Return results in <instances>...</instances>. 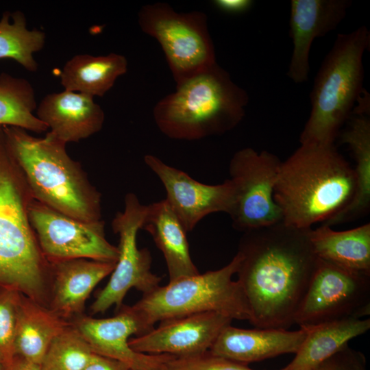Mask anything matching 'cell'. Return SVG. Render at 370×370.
Wrapping results in <instances>:
<instances>
[{"mask_svg": "<svg viewBox=\"0 0 370 370\" xmlns=\"http://www.w3.org/2000/svg\"><path fill=\"white\" fill-rule=\"evenodd\" d=\"M130 367L116 360L93 354L83 370H130Z\"/></svg>", "mask_w": 370, "mask_h": 370, "instance_id": "cell-32", "label": "cell"}, {"mask_svg": "<svg viewBox=\"0 0 370 370\" xmlns=\"http://www.w3.org/2000/svg\"><path fill=\"white\" fill-rule=\"evenodd\" d=\"M71 324L49 307L21 293L14 337L15 356L40 365L52 341Z\"/></svg>", "mask_w": 370, "mask_h": 370, "instance_id": "cell-21", "label": "cell"}, {"mask_svg": "<svg viewBox=\"0 0 370 370\" xmlns=\"http://www.w3.org/2000/svg\"><path fill=\"white\" fill-rule=\"evenodd\" d=\"M144 162L162 182L166 194L164 199L186 232L212 213H230L234 188L229 179L219 184H206L153 155H145Z\"/></svg>", "mask_w": 370, "mask_h": 370, "instance_id": "cell-13", "label": "cell"}, {"mask_svg": "<svg viewBox=\"0 0 370 370\" xmlns=\"http://www.w3.org/2000/svg\"><path fill=\"white\" fill-rule=\"evenodd\" d=\"M138 17L142 31L160 43L176 86L217 63L204 12H177L157 2L143 5Z\"/></svg>", "mask_w": 370, "mask_h": 370, "instance_id": "cell-8", "label": "cell"}, {"mask_svg": "<svg viewBox=\"0 0 370 370\" xmlns=\"http://www.w3.org/2000/svg\"><path fill=\"white\" fill-rule=\"evenodd\" d=\"M310 240L321 260L370 275V223L336 231L324 225L311 228Z\"/></svg>", "mask_w": 370, "mask_h": 370, "instance_id": "cell-23", "label": "cell"}, {"mask_svg": "<svg viewBox=\"0 0 370 370\" xmlns=\"http://www.w3.org/2000/svg\"><path fill=\"white\" fill-rule=\"evenodd\" d=\"M44 32L29 29L25 15L21 11L3 13L0 18V59H12L29 71L38 69L34 54L45 43Z\"/></svg>", "mask_w": 370, "mask_h": 370, "instance_id": "cell-27", "label": "cell"}, {"mask_svg": "<svg viewBox=\"0 0 370 370\" xmlns=\"http://www.w3.org/2000/svg\"><path fill=\"white\" fill-rule=\"evenodd\" d=\"M5 370H40V367L39 365L16 356Z\"/></svg>", "mask_w": 370, "mask_h": 370, "instance_id": "cell-34", "label": "cell"}, {"mask_svg": "<svg viewBox=\"0 0 370 370\" xmlns=\"http://www.w3.org/2000/svg\"><path fill=\"white\" fill-rule=\"evenodd\" d=\"M370 34L361 26L338 34L315 77L311 111L300 134V144L332 145L363 94V56Z\"/></svg>", "mask_w": 370, "mask_h": 370, "instance_id": "cell-6", "label": "cell"}, {"mask_svg": "<svg viewBox=\"0 0 370 370\" xmlns=\"http://www.w3.org/2000/svg\"><path fill=\"white\" fill-rule=\"evenodd\" d=\"M311 228L282 221L245 232L238 251L236 273L256 328L288 330L319 262L310 240Z\"/></svg>", "mask_w": 370, "mask_h": 370, "instance_id": "cell-1", "label": "cell"}, {"mask_svg": "<svg viewBox=\"0 0 370 370\" xmlns=\"http://www.w3.org/2000/svg\"><path fill=\"white\" fill-rule=\"evenodd\" d=\"M370 314V275L319 258L294 324L308 328L325 322Z\"/></svg>", "mask_w": 370, "mask_h": 370, "instance_id": "cell-11", "label": "cell"}, {"mask_svg": "<svg viewBox=\"0 0 370 370\" xmlns=\"http://www.w3.org/2000/svg\"><path fill=\"white\" fill-rule=\"evenodd\" d=\"M130 370H132V369H130Z\"/></svg>", "mask_w": 370, "mask_h": 370, "instance_id": "cell-36", "label": "cell"}, {"mask_svg": "<svg viewBox=\"0 0 370 370\" xmlns=\"http://www.w3.org/2000/svg\"><path fill=\"white\" fill-rule=\"evenodd\" d=\"M160 370H253L247 365L206 353L186 357L169 355ZM280 370H286L284 368Z\"/></svg>", "mask_w": 370, "mask_h": 370, "instance_id": "cell-30", "label": "cell"}, {"mask_svg": "<svg viewBox=\"0 0 370 370\" xmlns=\"http://www.w3.org/2000/svg\"><path fill=\"white\" fill-rule=\"evenodd\" d=\"M355 188L354 168L334 144H301L281 162L273 198L283 222L312 228L343 211Z\"/></svg>", "mask_w": 370, "mask_h": 370, "instance_id": "cell-2", "label": "cell"}, {"mask_svg": "<svg viewBox=\"0 0 370 370\" xmlns=\"http://www.w3.org/2000/svg\"><path fill=\"white\" fill-rule=\"evenodd\" d=\"M0 370H2V367H1V363H0Z\"/></svg>", "mask_w": 370, "mask_h": 370, "instance_id": "cell-35", "label": "cell"}, {"mask_svg": "<svg viewBox=\"0 0 370 370\" xmlns=\"http://www.w3.org/2000/svg\"><path fill=\"white\" fill-rule=\"evenodd\" d=\"M29 217L40 248L49 263L85 258L116 262L117 246L108 241L105 223L83 221L35 199Z\"/></svg>", "mask_w": 370, "mask_h": 370, "instance_id": "cell-12", "label": "cell"}, {"mask_svg": "<svg viewBox=\"0 0 370 370\" xmlns=\"http://www.w3.org/2000/svg\"><path fill=\"white\" fill-rule=\"evenodd\" d=\"M370 328V319L346 318L308 328L306 336L286 370H312L323 360Z\"/></svg>", "mask_w": 370, "mask_h": 370, "instance_id": "cell-24", "label": "cell"}, {"mask_svg": "<svg viewBox=\"0 0 370 370\" xmlns=\"http://www.w3.org/2000/svg\"><path fill=\"white\" fill-rule=\"evenodd\" d=\"M20 292L0 286V363L5 370L15 357L14 337Z\"/></svg>", "mask_w": 370, "mask_h": 370, "instance_id": "cell-29", "label": "cell"}, {"mask_svg": "<svg viewBox=\"0 0 370 370\" xmlns=\"http://www.w3.org/2000/svg\"><path fill=\"white\" fill-rule=\"evenodd\" d=\"M349 0H292L289 34L293 49L287 71L296 84L308 80L309 54L313 41L335 29L346 16Z\"/></svg>", "mask_w": 370, "mask_h": 370, "instance_id": "cell-16", "label": "cell"}, {"mask_svg": "<svg viewBox=\"0 0 370 370\" xmlns=\"http://www.w3.org/2000/svg\"><path fill=\"white\" fill-rule=\"evenodd\" d=\"M34 90L25 79L0 73V126H12L41 133L47 126L34 114Z\"/></svg>", "mask_w": 370, "mask_h": 370, "instance_id": "cell-26", "label": "cell"}, {"mask_svg": "<svg viewBox=\"0 0 370 370\" xmlns=\"http://www.w3.org/2000/svg\"><path fill=\"white\" fill-rule=\"evenodd\" d=\"M36 116L48 131L66 144L79 142L99 132L105 114L94 97L64 90L46 95L37 106Z\"/></svg>", "mask_w": 370, "mask_h": 370, "instance_id": "cell-17", "label": "cell"}, {"mask_svg": "<svg viewBox=\"0 0 370 370\" xmlns=\"http://www.w3.org/2000/svg\"><path fill=\"white\" fill-rule=\"evenodd\" d=\"M307 330L276 328L243 329L231 325L219 334L209 352L247 365L285 354H296Z\"/></svg>", "mask_w": 370, "mask_h": 370, "instance_id": "cell-18", "label": "cell"}, {"mask_svg": "<svg viewBox=\"0 0 370 370\" xmlns=\"http://www.w3.org/2000/svg\"><path fill=\"white\" fill-rule=\"evenodd\" d=\"M368 113H353L347 128L340 140L347 144L356 161L354 168L356 188L349 205L341 213L323 225L332 227L356 220L370 208V119Z\"/></svg>", "mask_w": 370, "mask_h": 370, "instance_id": "cell-22", "label": "cell"}, {"mask_svg": "<svg viewBox=\"0 0 370 370\" xmlns=\"http://www.w3.org/2000/svg\"><path fill=\"white\" fill-rule=\"evenodd\" d=\"M282 160L275 154L251 147L237 151L229 164V180L234 188L230 215L241 232L271 225L282 221L273 191Z\"/></svg>", "mask_w": 370, "mask_h": 370, "instance_id": "cell-10", "label": "cell"}, {"mask_svg": "<svg viewBox=\"0 0 370 370\" xmlns=\"http://www.w3.org/2000/svg\"><path fill=\"white\" fill-rule=\"evenodd\" d=\"M142 229L162 253L169 282L199 273L191 258L187 232L165 199L147 205Z\"/></svg>", "mask_w": 370, "mask_h": 370, "instance_id": "cell-20", "label": "cell"}, {"mask_svg": "<svg viewBox=\"0 0 370 370\" xmlns=\"http://www.w3.org/2000/svg\"><path fill=\"white\" fill-rule=\"evenodd\" d=\"M241 260L242 256L237 251L221 269L169 282L143 294L132 308L145 333L158 321L206 312L250 321L251 313L245 295L238 281L232 280Z\"/></svg>", "mask_w": 370, "mask_h": 370, "instance_id": "cell-7", "label": "cell"}, {"mask_svg": "<svg viewBox=\"0 0 370 370\" xmlns=\"http://www.w3.org/2000/svg\"><path fill=\"white\" fill-rule=\"evenodd\" d=\"M232 319L216 312H206L166 319L149 332L130 338L135 352L176 357L207 352Z\"/></svg>", "mask_w": 370, "mask_h": 370, "instance_id": "cell-14", "label": "cell"}, {"mask_svg": "<svg viewBox=\"0 0 370 370\" xmlns=\"http://www.w3.org/2000/svg\"><path fill=\"white\" fill-rule=\"evenodd\" d=\"M246 90L217 63L176 86L153 110L156 125L170 138L195 140L236 127L245 114Z\"/></svg>", "mask_w": 370, "mask_h": 370, "instance_id": "cell-5", "label": "cell"}, {"mask_svg": "<svg viewBox=\"0 0 370 370\" xmlns=\"http://www.w3.org/2000/svg\"><path fill=\"white\" fill-rule=\"evenodd\" d=\"M34 199L0 126V286L45 304L51 264L30 223L29 210Z\"/></svg>", "mask_w": 370, "mask_h": 370, "instance_id": "cell-3", "label": "cell"}, {"mask_svg": "<svg viewBox=\"0 0 370 370\" xmlns=\"http://www.w3.org/2000/svg\"><path fill=\"white\" fill-rule=\"evenodd\" d=\"M127 70V59L121 54H78L64 65L60 82L64 90L103 97Z\"/></svg>", "mask_w": 370, "mask_h": 370, "instance_id": "cell-25", "label": "cell"}, {"mask_svg": "<svg viewBox=\"0 0 370 370\" xmlns=\"http://www.w3.org/2000/svg\"><path fill=\"white\" fill-rule=\"evenodd\" d=\"M212 2L221 12L232 14L246 12L254 4L251 0H215Z\"/></svg>", "mask_w": 370, "mask_h": 370, "instance_id": "cell-33", "label": "cell"}, {"mask_svg": "<svg viewBox=\"0 0 370 370\" xmlns=\"http://www.w3.org/2000/svg\"><path fill=\"white\" fill-rule=\"evenodd\" d=\"M50 264L53 286L49 308L67 320L82 313L90 293L112 273L116 262L79 258Z\"/></svg>", "mask_w": 370, "mask_h": 370, "instance_id": "cell-19", "label": "cell"}, {"mask_svg": "<svg viewBox=\"0 0 370 370\" xmlns=\"http://www.w3.org/2000/svg\"><path fill=\"white\" fill-rule=\"evenodd\" d=\"M312 370H367L365 355L346 345Z\"/></svg>", "mask_w": 370, "mask_h": 370, "instance_id": "cell-31", "label": "cell"}, {"mask_svg": "<svg viewBox=\"0 0 370 370\" xmlns=\"http://www.w3.org/2000/svg\"><path fill=\"white\" fill-rule=\"evenodd\" d=\"M3 128L35 200L78 220H102L101 194L65 143L49 132L38 138L23 128Z\"/></svg>", "mask_w": 370, "mask_h": 370, "instance_id": "cell-4", "label": "cell"}, {"mask_svg": "<svg viewBox=\"0 0 370 370\" xmlns=\"http://www.w3.org/2000/svg\"><path fill=\"white\" fill-rule=\"evenodd\" d=\"M147 205L133 193L125 195L124 209L117 212L111 225L119 235V256L110 278L90 306L92 314L103 313L112 306L119 309L132 288L147 294L158 286L161 278L151 271V256L147 248L139 249L137 234L142 229Z\"/></svg>", "mask_w": 370, "mask_h": 370, "instance_id": "cell-9", "label": "cell"}, {"mask_svg": "<svg viewBox=\"0 0 370 370\" xmlns=\"http://www.w3.org/2000/svg\"><path fill=\"white\" fill-rule=\"evenodd\" d=\"M93 354L71 323L49 345L40 370H83Z\"/></svg>", "mask_w": 370, "mask_h": 370, "instance_id": "cell-28", "label": "cell"}, {"mask_svg": "<svg viewBox=\"0 0 370 370\" xmlns=\"http://www.w3.org/2000/svg\"><path fill=\"white\" fill-rule=\"evenodd\" d=\"M114 317L95 319L79 316L72 325L96 354L127 365L132 370H160L167 354H147L134 351L129 345L132 335L145 333L132 306H121Z\"/></svg>", "mask_w": 370, "mask_h": 370, "instance_id": "cell-15", "label": "cell"}]
</instances>
